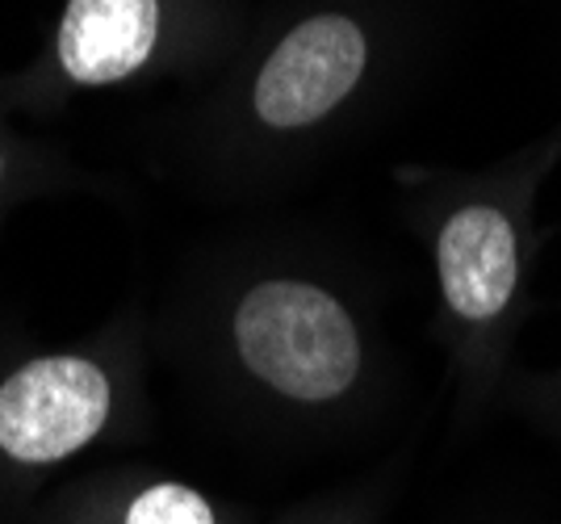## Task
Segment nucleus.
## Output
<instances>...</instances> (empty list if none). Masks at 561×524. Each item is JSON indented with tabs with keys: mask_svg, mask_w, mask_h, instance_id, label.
<instances>
[{
	"mask_svg": "<svg viewBox=\"0 0 561 524\" xmlns=\"http://www.w3.org/2000/svg\"><path fill=\"white\" fill-rule=\"evenodd\" d=\"M239 357L289 399H335L360 369V335L328 289L306 282H260L234 310Z\"/></svg>",
	"mask_w": 561,
	"mask_h": 524,
	"instance_id": "obj_1",
	"label": "nucleus"
},
{
	"mask_svg": "<svg viewBox=\"0 0 561 524\" xmlns=\"http://www.w3.org/2000/svg\"><path fill=\"white\" fill-rule=\"evenodd\" d=\"M110 415V378L84 357L30 361L0 386V449L13 462H59Z\"/></svg>",
	"mask_w": 561,
	"mask_h": 524,
	"instance_id": "obj_2",
	"label": "nucleus"
},
{
	"mask_svg": "<svg viewBox=\"0 0 561 524\" xmlns=\"http://www.w3.org/2000/svg\"><path fill=\"white\" fill-rule=\"evenodd\" d=\"M365 34L348 18H310L280 38L256 76V114L277 130L310 126L356 89L365 72Z\"/></svg>",
	"mask_w": 561,
	"mask_h": 524,
	"instance_id": "obj_3",
	"label": "nucleus"
},
{
	"mask_svg": "<svg viewBox=\"0 0 561 524\" xmlns=\"http://www.w3.org/2000/svg\"><path fill=\"white\" fill-rule=\"evenodd\" d=\"M436 269L445 303L469 323H486L512 303L519 282V248L512 218L499 206L473 202L440 227Z\"/></svg>",
	"mask_w": 561,
	"mask_h": 524,
	"instance_id": "obj_4",
	"label": "nucleus"
},
{
	"mask_svg": "<svg viewBox=\"0 0 561 524\" xmlns=\"http://www.w3.org/2000/svg\"><path fill=\"white\" fill-rule=\"evenodd\" d=\"M156 30V0H68L59 25V64L80 84H114L147 64Z\"/></svg>",
	"mask_w": 561,
	"mask_h": 524,
	"instance_id": "obj_5",
	"label": "nucleus"
},
{
	"mask_svg": "<svg viewBox=\"0 0 561 524\" xmlns=\"http://www.w3.org/2000/svg\"><path fill=\"white\" fill-rule=\"evenodd\" d=\"M126 524H214V508L193 487L156 482L126 508Z\"/></svg>",
	"mask_w": 561,
	"mask_h": 524,
	"instance_id": "obj_6",
	"label": "nucleus"
}]
</instances>
